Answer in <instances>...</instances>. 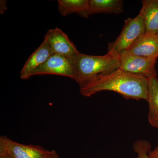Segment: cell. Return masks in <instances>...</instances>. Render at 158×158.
I'll use <instances>...</instances> for the list:
<instances>
[{
    "label": "cell",
    "mask_w": 158,
    "mask_h": 158,
    "mask_svg": "<svg viewBox=\"0 0 158 158\" xmlns=\"http://www.w3.org/2000/svg\"><path fill=\"white\" fill-rule=\"evenodd\" d=\"M149 79L132 74L120 69L80 87L83 96L90 97L104 90L119 94L125 98L145 100L148 96Z\"/></svg>",
    "instance_id": "obj_1"
},
{
    "label": "cell",
    "mask_w": 158,
    "mask_h": 158,
    "mask_svg": "<svg viewBox=\"0 0 158 158\" xmlns=\"http://www.w3.org/2000/svg\"><path fill=\"white\" fill-rule=\"evenodd\" d=\"M70 61L73 65L74 80L80 87L119 68V55L111 52L99 56L79 52Z\"/></svg>",
    "instance_id": "obj_2"
},
{
    "label": "cell",
    "mask_w": 158,
    "mask_h": 158,
    "mask_svg": "<svg viewBox=\"0 0 158 158\" xmlns=\"http://www.w3.org/2000/svg\"><path fill=\"white\" fill-rule=\"evenodd\" d=\"M145 33L144 11L141 8L140 12L134 18L125 20L124 26L116 40L108 45V52L119 55L127 51L141 35Z\"/></svg>",
    "instance_id": "obj_3"
},
{
    "label": "cell",
    "mask_w": 158,
    "mask_h": 158,
    "mask_svg": "<svg viewBox=\"0 0 158 158\" xmlns=\"http://www.w3.org/2000/svg\"><path fill=\"white\" fill-rule=\"evenodd\" d=\"M157 59L139 56L125 51L119 55V68L132 74L150 79L156 76Z\"/></svg>",
    "instance_id": "obj_4"
},
{
    "label": "cell",
    "mask_w": 158,
    "mask_h": 158,
    "mask_svg": "<svg viewBox=\"0 0 158 158\" xmlns=\"http://www.w3.org/2000/svg\"><path fill=\"white\" fill-rule=\"evenodd\" d=\"M51 152L40 146L20 144L6 136L0 137V155L6 158H46Z\"/></svg>",
    "instance_id": "obj_5"
},
{
    "label": "cell",
    "mask_w": 158,
    "mask_h": 158,
    "mask_svg": "<svg viewBox=\"0 0 158 158\" xmlns=\"http://www.w3.org/2000/svg\"><path fill=\"white\" fill-rule=\"evenodd\" d=\"M54 74L74 79L73 65L70 59L59 54H53L32 74Z\"/></svg>",
    "instance_id": "obj_6"
},
{
    "label": "cell",
    "mask_w": 158,
    "mask_h": 158,
    "mask_svg": "<svg viewBox=\"0 0 158 158\" xmlns=\"http://www.w3.org/2000/svg\"><path fill=\"white\" fill-rule=\"evenodd\" d=\"M44 38L47 40L53 54H59L70 60L80 52L68 36L59 28L49 30Z\"/></svg>",
    "instance_id": "obj_7"
},
{
    "label": "cell",
    "mask_w": 158,
    "mask_h": 158,
    "mask_svg": "<svg viewBox=\"0 0 158 158\" xmlns=\"http://www.w3.org/2000/svg\"><path fill=\"white\" fill-rule=\"evenodd\" d=\"M47 40L44 38L39 47L29 57L20 73L21 78L25 80L32 76L33 73L40 67L52 55Z\"/></svg>",
    "instance_id": "obj_8"
},
{
    "label": "cell",
    "mask_w": 158,
    "mask_h": 158,
    "mask_svg": "<svg viewBox=\"0 0 158 158\" xmlns=\"http://www.w3.org/2000/svg\"><path fill=\"white\" fill-rule=\"evenodd\" d=\"M131 53L145 58H158V36L145 33L141 35L127 50Z\"/></svg>",
    "instance_id": "obj_9"
},
{
    "label": "cell",
    "mask_w": 158,
    "mask_h": 158,
    "mask_svg": "<svg viewBox=\"0 0 158 158\" xmlns=\"http://www.w3.org/2000/svg\"><path fill=\"white\" fill-rule=\"evenodd\" d=\"M123 2L121 0H89V15L98 13L119 14L123 11Z\"/></svg>",
    "instance_id": "obj_10"
},
{
    "label": "cell",
    "mask_w": 158,
    "mask_h": 158,
    "mask_svg": "<svg viewBox=\"0 0 158 158\" xmlns=\"http://www.w3.org/2000/svg\"><path fill=\"white\" fill-rule=\"evenodd\" d=\"M144 11L145 33L157 34L158 33V0L142 1Z\"/></svg>",
    "instance_id": "obj_11"
},
{
    "label": "cell",
    "mask_w": 158,
    "mask_h": 158,
    "mask_svg": "<svg viewBox=\"0 0 158 158\" xmlns=\"http://www.w3.org/2000/svg\"><path fill=\"white\" fill-rule=\"evenodd\" d=\"M148 121L153 127L158 128V80L157 76L149 79Z\"/></svg>",
    "instance_id": "obj_12"
},
{
    "label": "cell",
    "mask_w": 158,
    "mask_h": 158,
    "mask_svg": "<svg viewBox=\"0 0 158 158\" xmlns=\"http://www.w3.org/2000/svg\"><path fill=\"white\" fill-rule=\"evenodd\" d=\"M89 0H58V10L61 15L67 16L72 13H77L80 16L89 17Z\"/></svg>",
    "instance_id": "obj_13"
},
{
    "label": "cell",
    "mask_w": 158,
    "mask_h": 158,
    "mask_svg": "<svg viewBox=\"0 0 158 158\" xmlns=\"http://www.w3.org/2000/svg\"><path fill=\"white\" fill-rule=\"evenodd\" d=\"M134 150L141 158H148V154L151 150V145L148 141L139 140L136 141L133 145Z\"/></svg>",
    "instance_id": "obj_14"
},
{
    "label": "cell",
    "mask_w": 158,
    "mask_h": 158,
    "mask_svg": "<svg viewBox=\"0 0 158 158\" xmlns=\"http://www.w3.org/2000/svg\"><path fill=\"white\" fill-rule=\"evenodd\" d=\"M148 158H158V146L153 150L149 152L148 154Z\"/></svg>",
    "instance_id": "obj_15"
},
{
    "label": "cell",
    "mask_w": 158,
    "mask_h": 158,
    "mask_svg": "<svg viewBox=\"0 0 158 158\" xmlns=\"http://www.w3.org/2000/svg\"><path fill=\"white\" fill-rule=\"evenodd\" d=\"M6 3L7 1H4V0H1L0 1V13L3 14L5 13L6 9H7V6H6Z\"/></svg>",
    "instance_id": "obj_16"
},
{
    "label": "cell",
    "mask_w": 158,
    "mask_h": 158,
    "mask_svg": "<svg viewBox=\"0 0 158 158\" xmlns=\"http://www.w3.org/2000/svg\"><path fill=\"white\" fill-rule=\"evenodd\" d=\"M52 152L53 158H59V156L55 151L52 150Z\"/></svg>",
    "instance_id": "obj_17"
},
{
    "label": "cell",
    "mask_w": 158,
    "mask_h": 158,
    "mask_svg": "<svg viewBox=\"0 0 158 158\" xmlns=\"http://www.w3.org/2000/svg\"><path fill=\"white\" fill-rule=\"evenodd\" d=\"M46 158H53L52 152L51 151V153Z\"/></svg>",
    "instance_id": "obj_18"
},
{
    "label": "cell",
    "mask_w": 158,
    "mask_h": 158,
    "mask_svg": "<svg viewBox=\"0 0 158 158\" xmlns=\"http://www.w3.org/2000/svg\"><path fill=\"white\" fill-rule=\"evenodd\" d=\"M0 158H6L5 157L3 156L0 155Z\"/></svg>",
    "instance_id": "obj_19"
},
{
    "label": "cell",
    "mask_w": 158,
    "mask_h": 158,
    "mask_svg": "<svg viewBox=\"0 0 158 158\" xmlns=\"http://www.w3.org/2000/svg\"><path fill=\"white\" fill-rule=\"evenodd\" d=\"M135 158H140V157H139V156H138V157H136Z\"/></svg>",
    "instance_id": "obj_20"
},
{
    "label": "cell",
    "mask_w": 158,
    "mask_h": 158,
    "mask_svg": "<svg viewBox=\"0 0 158 158\" xmlns=\"http://www.w3.org/2000/svg\"><path fill=\"white\" fill-rule=\"evenodd\" d=\"M157 34V35H158V34Z\"/></svg>",
    "instance_id": "obj_21"
}]
</instances>
